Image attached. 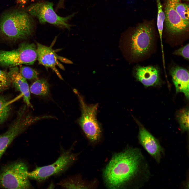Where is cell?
<instances>
[{
    "instance_id": "obj_18",
    "label": "cell",
    "mask_w": 189,
    "mask_h": 189,
    "mask_svg": "<svg viewBox=\"0 0 189 189\" xmlns=\"http://www.w3.org/2000/svg\"><path fill=\"white\" fill-rule=\"evenodd\" d=\"M175 10L182 19L189 22V5L182 3L181 0H172Z\"/></svg>"
},
{
    "instance_id": "obj_26",
    "label": "cell",
    "mask_w": 189,
    "mask_h": 189,
    "mask_svg": "<svg viewBox=\"0 0 189 189\" xmlns=\"http://www.w3.org/2000/svg\"><path fill=\"white\" fill-rule=\"evenodd\" d=\"M30 0H17V2L20 4H24Z\"/></svg>"
},
{
    "instance_id": "obj_19",
    "label": "cell",
    "mask_w": 189,
    "mask_h": 189,
    "mask_svg": "<svg viewBox=\"0 0 189 189\" xmlns=\"http://www.w3.org/2000/svg\"><path fill=\"white\" fill-rule=\"evenodd\" d=\"M61 186L65 188H85L86 185L78 177H72L61 181L59 183Z\"/></svg>"
},
{
    "instance_id": "obj_21",
    "label": "cell",
    "mask_w": 189,
    "mask_h": 189,
    "mask_svg": "<svg viewBox=\"0 0 189 189\" xmlns=\"http://www.w3.org/2000/svg\"><path fill=\"white\" fill-rule=\"evenodd\" d=\"M158 7L157 25L159 34L161 46H162V36L165 20V14L160 0H156Z\"/></svg>"
},
{
    "instance_id": "obj_22",
    "label": "cell",
    "mask_w": 189,
    "mask_h": 189,
    "mask_svg": "<svg viewBox=\"0 0 189 189\" xmlns=\"http://www.w3.org/2000/svg\"><path fill=\"white\" fill-rule=\"evenodd\" d=\"M19 71L21 75L26 79H34L38 78L37 72L30 67L22 66L20 67Z\"/></svg>"
},
{
    "instance_id": "obj_24",
    "label": "cell",
    "mask_w": 189,
    "mask_h": 189,
    "mask_svg": "<svg viewBox=\"0 0 189 189\" xmlns=\"http://www.w3.org/2000/svg\"><path fill=\"white\" fill-rule=\"evenodd\" d=\"M189 44L175 50L173 53L175 55H180L187 60L189 59Z\"/></svg>"
},
{
    "instance_id": "obj_27",
    "label": "cell",
    "mask_w": 189,
    "mask_h": 189,
    "mask_svg": "<svg viewBox=\"0 0 189 189\" xmlns=\"http://www.w3.org/2000/svg\"><path fill=\"white\" fill-rule=\"evenodd\" d=\"M184 0L186 1H189V0Z\"/></svg>"
},
{
    "instance_id": "obj_16",
    "label": "cell",
    "mask_w": 189,
    "mask_h": 189,
    "mask_svg": "<svg viewBox=\"0 0 189 189\" xmlns=\"http://www.w3.org/2000/svg\"><path fill=\"white\" fill-rule=\"evenodd\" d=\"M29 90L34 94L46 96L48 95L49 92V84L44 79H38L31 86Z\"/></svg>"
},
{
    "instance_id": "obj_1",
    "label": "cell",
    "mask_w": 189,
    "mask_h": 189,
    "mask_svg": "<svg viewBox=\"0 0 189 189\" xmlns=\"http://www.w3.org/2000/svg\"><path fill=\"white\" fill-rule=\"evenodd\" d=\"M103 176L110 188H118L132 181L140 188L149 181L151 174L141 150L131 148L113 156L104 170Z\"/></svg>"
},
{
    "instance_id": "obj_9",
    "label": "cell",
    "mask_w": 189,
    "mask_h": 189,
    "mask_svg": "<svg viewBox=\"0 0 189 189\" xmlns=\"http://www.w3.org/2000/svg\"><path fill=\"white\" fill-rule=\"evenodd\" d=\"M154 38L151 25L142 23L136 28L132 39L131 49L133 55L141 57L147 54L152 47Z\"/></svg>"
},
{
    "instance_id": "obj_7",
    "label": "cell",
    "mask_w": 189,
    "mask_h": 189,
    "mask_svg": "<svg viewBox=\"0 0 189 189\" xmlns=\"http://www.w3.org/2000/svg\"><path fill=\"white\" fill-rule=\"evenodd\" d=\"M53 4L48 2H40L29 6L27 9L28 13L37 18L41 24L49 23L59 27L70 29L71 26L69 21L75 13L65 17L58 15L54 10Z\"/></svg>"
},
{
    "instance_id": "obj_3",
    "label": "cell",
    "mask_w": 189,
    "mask_h": 189,
    "mask_svg": "<svg viewBox=\"0 0 189 189\" xmlns=\"http://www.w3.org/2000/svg\"><path fill=\"white\" fill-rule=\"evenodd\" d=\"M38 57L37 46L25 41L10 51L0 50V66L11 68L22 64L33 65Z\"/></svg>"
},
{
    "instance_id": "obj_8",
    "label": "cell",
    "mask_w": 189,
    "mask_h": 189,
    "mask_svg": "<svg viewBox=\"0 0 189 189\" xmlns=\"http://www.w3.org/2000/svg\"><path fill=\"white\" fill-rule=\"evenodd\" d=\"M77 155L71 150L63 151L58 159L48 165L37 167L29 172V178L41 182L54 175L61 173L67 170L75 161Z\"/></svg>"
},
{
    "instance_id": "obj_28",
    "label": "cell",
    "mask_w": 189,
    "mask_h": 189,
    "mask_svg": "<svg viewBox=\"0 0 189 189\" xmlns=\"http://www.w3.org/2000/svg\"><path fill=\"white\" fill-rule=\"evenodd\" d=\"M1 156L0 155V158H1Z\"/></svg>"
},
{
    "instance_id": "obj_4",
    "label": "cell",
    "mask_w": 189,
    "mask_h": 189,
    "mask_svg": "<svg viewBox=\"0 0 189 189\" xmlns=\"http://www.w3.org/2000/svg\"><path fill=\"white\" fill-rule=\"evenodd\" d=\"M27 165L22 161L13 162L0 171V186L8 189H29L32 186Z\"/></svg>"
},
{
    "instance_id": "obj_5",
    "label": "cell",
    "mask_w": 189,
    "mask_h": 189,
    "mask_svg": "<svg viewBox=\"0 0 189 189\" xmlns=\"http://www.w3.org/2000/svg\"><path fill=\"white\" fill-rule=\"evenodd\" d=\"M74 91L78 97L81 111L78 123L90 141L97 142L100 139L101 133L100 126L97 119L98 104H87L77 90L74 89Z\"/></svg>"
},
{
    "instance_id": "obj_6",
    "label": "cell",
    "mask_w": 189,
    "mask_h": 189,
    "mask_svg": "<svg viewBox=\"0 0 189 189\" xmlns=\"http://www.w3.org/2000/svg\"><path fill=\"white\" fill-rule=\"evenodd\" d=\"M42 117H34L27 113V106L22 107L18 112L15 119L8 130L0 135V155L2 156L7 148L14 139L24 131L29 126L40 119Z\"/></svg>"
},
{
    "instance_id": "obj_25",
    "label": "cell",
    "mask_w": 189,
    "mask_h": 189,
    "mask_svg": "<svg viewBox=\"0 0 189 189\" xmlns=\"http://www.w3.org/2000/svg\"><path fill=\"white\" fill-rule=\"evenodd\" d=\"M65 0H59L56 6V9L62 8L64 7Z\"/></svg>"
},
{
    "instance_id": "obj_20",
    "label": "cell",
    "mask_w": 189,
    "mask_h": 189,
    "mask_svg": "<svg viewBox=\"0 0 189 189\" xmlns=\"http://www.w3.org/2000/svg\"><path fill=\"white\" fill-rule=\"evenodd\" d=\"M177 118L181 131L184 132L189 130V111L187 109L179 111L177 115Z\"/></svg>"
},
{
    "instance_id": "obj_14",
    "label": "cell",
    "mask_w": 189,
    "mask_h": 189,
    "mask_svg": "<svg viewBox=\"0 0 189 189\" xmlns=\"http://www.w3.org/2000/svg\"><path fill=\"white\" fill-rule=\"evenodd\" d=\"M172 81L177 92L183 93L187 99L189 98V72L183 68L176 66L170 70Z\"/></svg>"
},
{
    "instance_id": "obj_23",
    "label": "cell",
    "mask_w": 189,
    "mask_h": 189,
    "mask_svg": "<svg viewBox=\"0 0 189 189\" xmlns=\"http://www.w3.org/2000/svg\"><path fill=\"white\" fill-rule=\"evenodd\" d=\"M11 82L8 72L0 70V92L8 89Z\"/></svg>"
},
{
    "instance_id": "obj_13",
    "label": "cell",
    "mask_w": 189,
    "mask_h": 189,
    "mask_svg": "<svg viewBox=\"0 0 189 189\" xmlns=\"http://www.w3.org/2000/svg\"><path fill=\"white\" fill-rule=\"evenodd\" d=\"M8 74L11 84L17 90L21 92L24 101L27 105L33 108L30 101V93L28 84L26 79L20 74L19 68L17 66L10 68Z\"/></svg>"
},
{
    "instance_id": "obj_15",
    "label": "cell",
    "mask_w": 189,
    "mask_h": 189,
    "mask_svg": "<svg viewBox=\"0 0 189 189\" xmlns=\"http://www.w3.org/2000/svg\"><path fill=\"white\" fill-rule=\"evenodd\" d=\"M135 74L137 80L145 86L155 85L160 82L159 71L152 66H139L136 69Z\"/></svg>"
},
{
    "instance_id": "obj_17",
    "label": "cell",
    "mask_w": 189,
    "mask_h": 189,
    "mask_svg": "<svg viewBox=\"0 0 189 189\" xmlns=\"http://www.w3.org/2000/svg\"><path fill=\"white\" fill-rule=\"evenodd\" d=\"M10 103L6 97L0 96V124L7 119L10 113Z\"/></svg>"
},
{
    "instance_id": "obj_11",
    "label": "cell",
    "mask_w": 189,
    "mask_h": 189,
    "mask_svg": "<svg viewBox=\"0 0 189 189\" xmlns=\"http://www.w3.org/2000/svg\"><path fill=\"white\" fill-rule=\"evenodd\" d=\"M164 10L165 24L170 33L177 35L188 30L189 22L181 18L174 8L172 0H166Z\"/></svg>"
},
{
    "instance_id": "obj_10",
    "label": "cell",
    "mask_w": 189,
    "mask_h": 189,
    "mask_svg": "<svg viewBox=\"0 0 189 189\" xmlns=\"http://www.w3.org/2000/svg\"><path fill=\"white\" fill-rule=\"evenodd\" d=\"M37 60L39 64L43 65L46 68H51L61 80L63 78L56 66H59L62 70H64V67L60 63L58 60L66 63L72 64L71 61L64 57L59 56L51 47H48L37 43Z\"/></svg>"
},
{
    "instance_id": "obj_12",
    "label": "cell",
    "mask_w": 189,
    "mask_h": 189,
    "mask_svg": "<svg viewBox=\"0 0 189 189\" xmlns=\"http://www.w3.org/2000/svg\"><path fill=\"white\" fill-rule=\"evenodd\" d=\"M139 143L158 163L164 153L159 141L142 126H140L138 135Z\"/></svg>"
},
{
    "instance_id": "obj_2",
    "label": "cell",
    "mask_w": 189,
    "mask_h": 189,
    "mask_svg": "<svg viewBox=\"0 0 189 189\" xmlns=\"http://www.w3.org/2000/svg\"><path fill=\"white\" fill-rule=\"evenodd\" d=\"M34 26L28 13L21 10L6 13L0 19V39L12 43L24 41L32 35Z\"/></svg>"
}]
</instances>
